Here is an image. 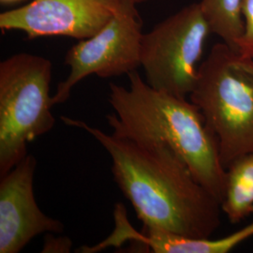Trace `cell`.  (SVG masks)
Returning <instances> with one entry per match:
<instances>
[{
  "label": "cell",
  "instance_id": "cell-1",
  "mask_svg": "<svg viewBox=\"0 0 253 253\" xmlns=\"http://www.w3.org/2000/svg\"><path fill=\"white\" fill-rule=\"evenodd\" d=\"M61 120L84 129L108 152L114 179L144 226L190 238H210L218 229L220 203L169 145L108 134L79 119Z\"/></svg>",
  "mask_w": 253,
  "mask_h": 253
},
{
  "label": "cell",
  "instance_id": "cell-12",
  "mask_svg": "<svg viewBox=\"0 0 253 253\" xmlns=\"http://www.w3.org/2000/svg\"><path fill=\"white\" fill-rule=\"evenodd\" d=\"M242 16L244 32L237 42V49L245 55L253 58V0L243 1Z\"/></svg>",
  "mask_w": 253,
  "mask_h": 253
},
{
  "label": "cell",
  "instance_id": "cell-5",
  "mask_svg": "<svg viewBox=\"0 0 253 253\" xmlns=\"http://www.w3.org/2000/svg\"><path fill=\"white\" fill-rule=\"evenodd\" d=\"M211 33L199 2L159 23L142 38L140 60L145 82L157 90L188 99Z\"/></svg>",
  "mask_w": 253,
  "mask_h": 253
},
{
  "label": "cell",
  "instance_id": "cell-6",
  "mask_svg": "<svg viewBox=\"0 0 253 253\" xmlns=\"http://www.w3.org/2000/svg\"><path fill=\"white\" fill-rule=\"evenodd\" d=\"M142 27L136 4L120 0L112 18L95 35L67 52L64 63L70 73L52 96L53 106L69 100L73 87L91 74L106 79L127 75L141 67Z\"/></svg>",
  "mask_w": 253,
  "mask_h": 253
},
{
  "label": "cell",
  "instance_id": "cell-7",
  "mask_svg": "<svg viewBox=\"0 0 253 253\" xmlns=\"http://www.w3.org/2000/svg\"><path fill=\"white\" fill-rule=\"evenodd\" d=\"M120 0H33L0 14L3 31H21L27 39L65 36L85 40L95 35Z\"/></svg>",
  "mask_w": 253,
  "mask_h": 253
},
{
  "label": "cell",
  "instance_id": "cell-11",
  "mask_svg": "<svg viewBox=\"0 0 253 253\" xmlns=\"http://www.w3.org/2000/svg\"><path fill=\"white\" fill-rule=\"evenodd\" d=\"M253 236V221L244 228L218 239L190 238L176 235L172 243L173 253H227Z\"/></svg>",
  "mask_w": 253,
  "mask_h": 253
},
{
  "label": "cell",
  "instance_id": "cell-8",
  "mask_svg": "<svg viewBox=\"0 0 253 253\" xmlns=\"http://www.w3.org/2000/svg\"><path fill=\"white\" fill-rule=\"evenodd\" d=\"M36 158L27 155L0 180V253H21L38 235L62 234L63 223L39 208L34 194Z\"/></svg>",
  "mask_w": 253,
  "mask_h": 253
},
{
  "label": "cell",
  "instance_id": "cell-9",
  "mask_svg": "<svg viewBox=\"0 0 253 253\" xmlns=\"http://www.w3.org/2000/svg\"><path fill=\"white\" fill-rule=\"evenodd\" d=\"M221 211L236 224L253 213V153L247 154L227 168L226 189Z\"/></svg>",
  "mask_w": 253,
  "mask_h": 253
},
{
  "label": "cell",
  "instance_id": "cell-4",
  "mask_svg": "<svg viewBox=\"0 0 253 253\" xmlns=\"http://www.w3.org/2000/svg\"><path fill=\"white\" fill-rule=\"evenodd\" d=\"M52 62L29 53L0 63V176L27 155V146L55 124L50 86Z\"/></svg>",
  "mask_w": 253,
  "mask_h": 253
},
{
  "label": "cell",
  "instance_id": "cell-3",
  "mask_svg": "<svg viewBox=\"0 0 253 253\" xmlns=\"http://www.w3.org/2000/svg\"><path fill=\"white\" fill-rule=\"evenodd\" d=\"M189 99L216 136L225 169L253 153V58L217 42L200 64Z\"/></svg>",
  "mask_w": 253,
  "mask_h": 253
},
{
  "label": "cell",
  "instance_id": "cell-14",
  "mask_svg": "<svg viewBox=\"0 0 253 253\" xmlns=\"http://www.w3.org/2000/svg\"><path fill=\"white\" fill-rule=\"evenodd\" d=\"M19 1H23V0H0V2L3 4H11V3H16Z\"/></svg>",
  "mask_w": 253,
  "mask_h": 253
},
{
  "label": "cell",
  "instance_id": "cell-13",
  "mask_svg": "<svg viewBox=\"0 0 253 253\" xmlns=\"http://www.w3.org/2000/svg\"><path fill=\"white\" fill-rule=\"evenodd\" d=\"M73 242L66 236H54L53 233H49L44 238L42 253H70Z\"/></svg>",
  "mask_w": 253,
  "mask_h": 253
},
{
  "label": "cell",
  "instance_id": "cell-2",
  "mask_svg": "<svg viewBox=\"0 0 253 253\" xmlns=\"http://www.w3.org/2000/svg\"><path fill=\"white\" fill-rule=\"evenodd\" d=\"M128 87L110 84L107 115L112 133L136 141L169 145L188 164L196 179L220 203L226 189L217 138L190 99L150 86L137 71L127 74Z\"/></svg>",
  "mask_w": 253,
  "mask_h": 253
},
{
  "label": "cell",
  "instance_id": "cell-15",
  "mask_svg": "<svg viewBox=\"0 0 253 253\" xmlns=\"http://www.w3.org/2000/svg\"><path fill=\"white\" fill-rule=\"evenodd\" d=\"M128 1H131V2H133L134 4H138V3H143V2L148 1V0H128Z\"/></svg>",
  "mask_w": 253,
  "mask_h": 253
},
{
  "label": "cell",
  "instance_id": "cell-10",
  "mask_svg": "<svg viewBox=\"0 0 253 253\" xmlns=\"http://www.w3.org/2000/svg\"><path fill=\"white\" fill-rule=\"evenodd\" d=\"M243 1L201 0L199 2L212 33L216 34L223 42L235 49H237V42L244 32L242 16Z\"/></svg>",
  "mask_w": 253,
  "mask_h": 253
}]
</instances>
